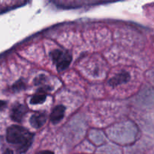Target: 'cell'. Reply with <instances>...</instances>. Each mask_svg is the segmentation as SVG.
<instances>
[{
	"instance_id": "cell-1",
	"label": "cell",
	"mask_w": 154,
	"mask_h": 154,
	"mask_svg": "<svg viewBox=\"0 0 154 154\" xmlns=\"http://www.w3.org/2000/svg\"><path fill=\"white\" fill-rule=\"evenodd\" d=\"M34 135L22 126L14 125L8 128L6 139L16 147L17 153L22 154L27 151L31 146Z\"/></svg>"
},
{
	"instance_id": "cell-2",
	"label": "cell",
	"mask_w": 154,
	"mask_h": 154,
	"mask_svg": "<svg viewBox=\"0 0 154 154\" xmlns=\"http://www.w3.org/2000/svg\"><path fill=\"white\" fill-rule=\"evenodd\" d=\"M50 55L54 63L57 66L58 72H63L66 70L72 62V57L71 54L61 50H54Z\"/></svg>"
},
{
	"instance_id": "cell-3",
	"label": "cell",
	"mask_w": 154,
	"mask_h": 154,
	"mask_svg": "<svg viewBox=\"0 0 154 154\" xmlns=\"http://www.w3.org/2000/svg\"><path fill=\"white\" fill-rule=\"evenodd\" d=\"M27 111H28V109L25 105L17 103L16 105H14L11 111V118L14 121L20 123L23 120L25 114H26Z\"/></svg>"
},
{
	"instance_id": "cell-4",
	"label": "cell",
	"mask_w": 154,
	"mask_h": 154,
	"mask_svg": "<svg viewBox=\"0 0 154 154\" xmlns=\"http://www.w3.org/2000/svg\"><path fill=\"white\" fill-rule=\"evenodd\" d=\"M130 80V75L128 72L123 71L120 72L115 76L113 77L111 79L108 81V84L112 87H116L120 84L127 83Z\"/></svg>"
},
{
	"instance_id": "cell-5",
	"label": "cell",
	"mask_w": 154,
	"mask_h": 154,
	"mask_svg": "<svg viewBox=\"0 0 154 154\" xmlns=\"http://www.w3.org/2000/svg\"><path fill=\"white\" fill-rule=\"evenodd\" d=\"M50 90H51V88L48 86L42 87L38 90L37 93L31 98L30 103L32 105H38V104L43 103L46 100L47 92L50 91Z\"/></svg>"
},
{
	"instance_id": "cell-6",
	"label": "cell",
	"mask_w": 154,
	"mask_h": 154,
	"mask_svg": "<svg viewBox=\"0 0 154 154\" xmlns=\"http://www.w3.org/2000/svg\"><path fill=\"white\" fill-rule=\"evenodd\" d=\"M66 108L63 105H57L53 109L51 114V121L54 124H57L59 122L61 121L62 119L64 117Z\"/></svg>"
},
{
	"instance_id": "cell-7",
	"label": "cell",
	"mask_w": 154,
	"mask_h": 154,
	"mask_svg": "<svg viewBox=\"0 0 154 154\" xmlns=\"http://www.w3.org/2000/svg\"><path fill=\"white\" fill-rule=\"evenodd\" d=\"M47 121V116L46 114L44 113H37V114H34L32 115L30 117V124L33 128L35 129H39L43 125L46 123Z\"/></svg>"
},
{
	"instance_id": "cell-8",
	"label": "cell",
	"mask_w": 154,
	"mask_h": 154,
	"mask_svg": "<svg viewBox=\"0 0 154 154\" xmlns=\"http://www.w3.org/2000/svg\"><path fill=\"white\" fill-rule=\"evenodd\" d=\"M45 80H46V78H45V75H41L40 76L37 77L36 78H35L34 80V84L35 85H42V87H45Z\"/></svg>"
},
{
	"instance_id": "cell-9",
	"label": "cell",
	"mask_w": 154,
	"mask_h": 154,
	"mask_svg": "<svg viewBox=\"0 0 154 154\" xmlns=\"http://www.w3.org/2000/svg\"><path fill=\"white\" fill-rule=\"evenodd\" d=\"M24 88H25V84L21 80H20L17 82L15 83L13 85V87H12V89H13L14 91H20L21 90H23Z\"/></svg>"
},
{
	"instance_id": "cell-10",
	"label": "cell",
	"mask_w": 154,
	"mask_h": 154,
	"mask_svg": "<svg viewBox=\"0 0 154 154\" xmlns=\"http://www.w3.org/2000/svg\"><path fill=\"white\" fill-rule=\"evenodd\" d=\"M36 154H54V153H53V152L51 151H49V150H43V151L38 152Z\"/></svg>"
},
{
	"instance_id": "cell-11",
	"label": "cell",
	"mask_w": 154,
	"mask_h": 154,
	"mask_svg": "<svg viewBox=\"0 0 154 154\" xmlns=\"http://www.w3.org/2000/svg\"><path fill=\"white\" fill-rule=\"evenodd\" d=\"M6 102L5 101H2V100H0V110L2 109L4 107L6 106Z\"/></svg>"
},
{
	"instance_id": "cell-12",
	"label": "cell",
	"mask_w": 154,
	"mask_h": 154,
	"mask_svg": "<svg viewBox=\"0 0 154 154\" xmlns=\"http://www.w3.org/2000/svg\"><path fill=\"white\" fill-rule=\"evenodd\" d=\"M4 154H14V152L12 151L11 150H10V149H7V150L5 151Z\"/></svg>"
}]
</instances>
